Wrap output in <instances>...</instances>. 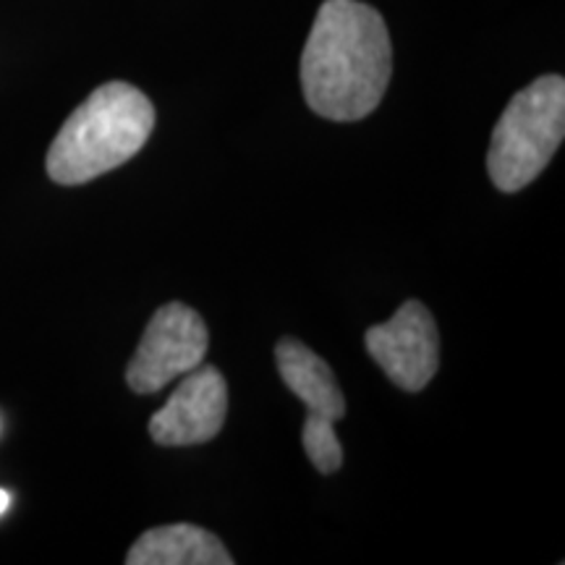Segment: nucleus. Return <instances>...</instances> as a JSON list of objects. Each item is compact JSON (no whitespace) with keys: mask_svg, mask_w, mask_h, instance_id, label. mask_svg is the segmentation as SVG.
<instances>
[{"mask_svg":"<svg viewBox=\"0 0 565 565\" xmlns=\"http://www.w3.org/2000/svg\"><path fill=\"white\" fill-rule=\"evenodd\" d=\"M393 74L385 19L359 0H324L301 53V89L328 121H362Z\"/></svg>","mask_w":565,"mask_h":565,"instance_id":"f257e3e1","label":"nucleus"},{"mask_svg":"<svg viewBox=\"0 0 565 565\" xmlns=\"http://www.w3.org/2000/svg\"><path fill=\"white\" fill-rule=\"evenodd\" d=\"M366 353L393 385L419 393L440 366V333L422 301H406L391 320L374 324L364 335Z\"/></svg>","mask_w":565,"mask_h":565,"instance_id":"39448f33","label":"nucleus"},{"mask_svg":"<svg viewBox=\"0 0 565 565\" xmlns=\"http://www.w3.org/2000/svg\"><path fill=\"white\" fill-rule=\"evenodd\" d=\"M333 424L335 422L324 419V416L309 414L301 427V445L320 475H333L343 463V448Z\"/></svg>","mask_w":565,"mask_h":565,"instance_id":"1a4fd4ad","label":"nucleus"},{"mask_svg":"<svg viewBox=\"0 0 565 565\" xmlns=\"http://www.w3.org/2000/svg\"><path fill=\"white\" fill-rule=\"evenodd\" d=\"M154 129V108L145 92L126 82L97 87L66 118L47 150V175L61 186H79L129 162Z\"/></svg>","mask_w":565,"mask_h":565,"instance_id":"f03ea898","label":"nucleus"},{"mask_svg":"<svg viewBox=\"0 0 565 565\" xmlns=\"http://www.w3.org/2000/svg\"><path fill=\"white\" fill-rule=\"evenodd\" d=\"M228 414V387L215 366H196L186 372L168 404L150 419V435L166 448L210 443L221 435Z\"/></svg>","mask_w":565,"mask_h":565,"instance_id":"423d86ee","label":"nucleus"},{"mask_svg":"<svg viewBox=\"0 0 565 565\" xmlns=\"http://www.w3.org/2000/svg\"><path fill=\"white\" fill-rule=\"evenodd\" d=\"M275 364L282 383L309 408V414L338 422L345 416V398L333 370L324 359L294 338H280L275 345Z\"/></svg>","mask_w":565,"mask_h":565,"instance_id":"0eeeda50","label":"nucleus"},{"mask_svg":"<svg viewBox=\"0 0 565 565\" xmlns=\"http://www.w3.org/2000/svg\"><path fill=\"white\" fill-rule=\"evenodd\" d=\"M565 137V82L542 76L513 95L492 129L487 173L500 192L526 189L553 160Z\"/></svg>","mask_w":565,"mask_h":565,"instance_id":"7ed1b4c3","label":"nucleus"},{"mask_svg":"<svg viewBox=\"0 0 565 565\" xmlns=\"http://www.w3.org/2000/svg\"><path fill=\"white\" fill-rule=\"evenodd\" d=\"M210 345L207 324L192 307L171 301L152 315L137 353L126 366V383L134 393H158L181 374L204 362Z\"/></svg>","mask_w":565,"mask_h":565,"instance_id":"20e7f679","label":"nucleus"},{"mask_svg":"<svg viewBox=\"0 0 565 565\" xmlns=\"http://www.w3.org/2000/svg\"><path fill=\"white\" fill-rule=\"evenodd\" d=\"M9 508H11V494L6 490H0V515L9 511Z\"/></svg>","mask_w":565,"mask_h":565,"instance_id":"9d476101","label":"nucleus"},{"mask_svg":"<svg viewBox=\"0 0 565 565\" xmlns=\"http://www.w3.org/2000/svg\"><path fill=\"white\" fill-rule=\"evenodd\" d=\"M129 565H231L233 557L215 534L192 524L150 529L126 555Z\"/></svg>","mask_w":565,"mask_h":565,"instance_id":"6e6552de","label":"nucleus"}]
</instances>
